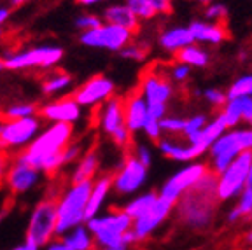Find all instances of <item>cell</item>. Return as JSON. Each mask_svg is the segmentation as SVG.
Masks as SVG:
<instances>
[{
    "mask_svg": "<svg viewBox=\"0 0 252 250\" xmlns=\"http://www.w3.org/2000/svg\"><path fill=\"white\" fill-rule=\"evenodd\" d=\"M244 123H245V125H251L252 126V98H249V100H247V105H245Z\"/></svg>",
    "mask_w": 252,
    "mask_h": 250,
    "instance_id": "cell-52",
    "label": "cell"
},
{
    "mask_svg": "<svg viewBox=\"0 0 252 250\" xmlns=\"http://www.w3.org/2000/svg\"><path fill=\"white\" fill-rule=\"evenodd\" d=\"M9 14H11V11L7 7H0V35H2V27L9 20Z\"/></svg>",
    "mask_w": 252,
    "mask_h": 250,
    "instance_id": "cell-53",
    "label": "cell"
},
{
    "mask_svg": "<svg viewBox=\"0 0 252 250\" xmlns=\"http://www.w3.org/2000/svg\"><path fill=\"white\" fill-rule=\"evenodd\" d=\"M86 226L93 233L96 247L119 245V243L126 245L125 235L133 227V219L123 208H112L91 217Z\"/></svg>",
    "mask_w": 252,
    "mask_h": 250,
    "instance_id": "cell-5",
    "label": "cell"
},
{
    "mask_svg": "<svg viewBox=\"0 0 252 250\" xmlns=\"http://www.w3.org/2000/svg\"><path fill=\"white\" fill-rule=\"evenodd\" d=\"M149 4L154 9L156 16H166L173 9V0H149Z\"/></svg>",
    "mask_w": 252,
    "mask_h": 250,
    "instance_id": "cell-47",
    "label": "cell"
},
{
    "mask_svg": "<svg viewBox=\"0 0 252 250\" xmlns=\"http://www.w3.org/2000/svg\"><path fill=\"white\" fill-rule=\"evenodd\" d=\"M110 192H114V189H112V175H110V173H100V175L93 180V188H91L90 201H88V208H86L88 220H90L91 217H94V215L102 214Z\"/></svg>",
    "mask_w": 252,
    "mask_h": 250,
    "instance_id": "cell-24",
    "label": "cell"
},
{
    "mask_svg": "<svg viewBox=\"0 0 252 250\" xmlns=\"http://www.w3.org/2000/svg\"><path fill=\"white\" fill-rule=\"evenodd\" d=\"M103 23V18L98 14H93V12H88V14L79 16L75 20V27L81 31H88V30H94Z\"/></svg>",
    "mask_w": 252,
    "mask_h": 250,
    "instance_id": "cell-44",
    "label": "cell"
},
{
    "mask_svg": "<svg viewBox=\"0 0 252 250\" xmlns=\"http://www.w3.org/2000/svg\"><path fill=\"white\" fill-rule=\"evenodd\" d=\"M74 88V79L70 74L63 70H53L42 79L40 82V90L46 96L51 98H58V96H65V93Z\"/></svg>",
    "mask_w": 252,
    "mask_h": 250,
    "instance_id": "cell-26",
    "label": "cell"
},
{
    "mask_svg": "<svg viewBox=\"0 0 252 250\" xmlns=\"http://www.w3.org/2000/svg\"><path fill=\"white\" fill-rule=\"evenodd\" d=\"M210 172L209 164L201 163V161H191V163H186L181 170L170 175L159 188V196L172 203H177L179 199L186 194L188 191L194 188V186L203 179L207 173Z\"/></svg>",
    "mask_w": 252,
    "mask_h": 250,
    "instance_id": "cell-8",
    "label": "cell"
},
{
    "mask_svg": "<svg viewBox=\"0 0 252 250\" xmlns=\"http://www.w3.org/2000/svg\"><path fill=\"white\" fill-rule=\"evenodd\" d=\"M252 180V161H251V170H249V182Z\"/></svg>",
    "mask_w": 252,
    "mask_h": 250,
    "instance_id": "cell-61",
    "label": "cell"
},
{
    "mask_svg": "<svg viewBox=\"0 0 252 250\" xmlns=\"http://www.w3.org/2000/svg\"><path fill=\"white\" fill-rule=\"evenodd\" d=\"M11 250H39V247L33 245V243H30V242H27V240H25L23 243H20V245L12 247Z\"/></svg>",
    "mask_w": 252,
    "mask_h": 250,
    "instance_id": "cell-54",
    "label": "cell"
},
{
    "mask_svg": "<svg viewBox=\"0 0 252 250\" xmlns=\"http://www.w3.org/2000/svg\"><path fill=\"white\" fill-rule=\"evenodd\" d=\"M209 121H210V118L203 112L193 114V116L186 118V125H184V131H182V137H184L186 140L193 142L194 138H196L198 135L203 131L205 126L209 125Z\"/></svg>",
    "mask_w": 252,
    "mask_h": 250,
    "instance_id": "cell-33",
    "label": "cell"
},
{
    "mask_svg": "<svg viewBox=\"0 0 252 250\" xmlns=\"http://www.w3.org/2000/svg\"><path fill=\"white\" fill-rule=\"evenodd\" d=\"M133 35L135 33H131L126 28L103 21L98 28L83 31L79 37V42L86 47H93V49H105V51L119 53L123 47L128 46L133 40Z\"/></svg>",
    "mask_w": 252,
    "mask_h": 250,
    "instance_id": "cell-10",
    "label": "cell"
},
{
    "mask_svg": "<svg viewBox=\"0 0 252 250\" xmlns=\"http://www.w3.org/2000/svg\"><path fill=\"white\" fill-rule=\"evenodd\" d=\"M228 125H226L224 118L220 116V114H217L216 118H212L209 121V125L205 126L203 131L198 135L196 138L193 140V144L198 147V151H200L201 154H207L209 153V149L212 147V144L217 140V138H220L222 135H224L226 131H228Z\"/></svg>",
    "mask_w": 252,
    "mask_h": 250,
    "instance_id": "cell-27",
    "label": "cell"
},
{
    "mask_svg": "<svg viewBox=\"0 0 252 250\" xmlns=\"http://www.w3.org/2000/svg\"><path fill=\"white\" fill-rule=\"evenodd\" d=\"M9 149H7V145L4 144V140H2V138H0V153H7Z\"/></svg>",
    "mask_w": 252,
    "mask_h": 250,
    "instance_id": "cell-59",
    "label": "cell"
},
{
    "mask_svg": "<svg viewBox=\"0 0 252 250\" xmlns=\"http://www.w3.org/2000/svg\"><path fill=\"white\" fill-rule=\"evenodd\" d=\"M27 2H30V0H12V4H14V5H21V4H27Z\"/></svg>",
    "mask_w": 252,
    "mask_h": 250,
    "instance_id": "cell-60",
    "label": "cell"
},
{
    "mask_svg": "<svg viewBox=\"0 0 252 250\" xmlns=\"http://www.w3.org/2000/svg\"><path fill=\"white\" fill-rule=\"evenodd\" d=\"M119 55H121V58L131 60V62H144V60L147 58V46L131 40L128 46H125L121 51H119Z\"/></svg>",
    "mask_w": 252,
    "mask_h": 250,
    "instance_id": "cell-41",
    "label": "cell"
},
{
    "mask_svg": "<svg viewBox=\"0 0 252 250\" xmlns=\"http://www.w3.org/2000/svg\"><path fill=\"white\" fill-rule=\"evenodd\" d=\"M147 118H149V103L140 94V91H135V93L128 94L125 98V121L126 126L130 128V131L131 133L142 131Z\"/></svg>",
    "mask_w": 252,
    "mask_h": 250,
    "instance_id": "cell-21",
    "label": "cell"
},
{
    "mask_svg": "<svg viewBox=\"0 0 252 250\" xmlns=\"http://www.w3.org/2000/svg\"><path fill=\"white\" fill-rule=\"evenodd\" d=\"M58 236V210H56V196L47 194L33 207L28 217L25 240L40 247Z\"/></svg>",
    "mask_w": 252,
    "mask_h": 250,
    "instance_id": "cell-4",
    "label": "cell"
},
{
    "mask_svg": "<svg viewBox=\"0 0 252 250\" xmlns=\"http://www.w3.org/2000/svg\"><path fill=\"white\" fill-rule=\"evenodd\" d=\"M186 118H181L177 114H166L161 119V128L165 135H172V137H179L184 131Z\"/></svg>",
    "mask_w": 252,
    "mask_h": 250,
    "instance_id": "cell-36",
    "label": "cell"
},
{
    "mask_svg": "<svg viewBox=\"0 0 252 250\" xmlns=\"http://www.w3.org/2000/svg\"><path fill=\"white\" fill-rule=\"evenodd\" d=\"M205 20L214 21V23H224L228 20V7L222 2H212V4L203 7Z\"/></svg>",
    "mask_w": 252,
    "mask_h": 250,
    "instance_id": "cell-38",
    "label": "cell"
},
{
    "mask_svg": "<svg viewBox=\"0 0 252 250\" xmlns=\"http://www.w3.org/2000/svg\"><path fill=\"white\" fill-rule=\"evenodd\" d=\"M235 129V135L238 138V144H240L242 151H251L252 153V126L249 125L247 128H240V126H236Z\"/></svg>",
    "mask_w": 252,
    "mask_h": 250,
    "instance_id": "cell-45",
    "label": "cell"
},
{
    "mask_svg": "<svg viewBox=\"0 0 252 250\" xmlns=\"http://www.w3.org/2000/svg\"><path fill=\"white\" fill-rule=\"evenodd\" d=\"M130 247L128 245H123V243H119V245H107V247H94V250H128Z\"/></svg>",
    "mask_w": 252,
    "mask_h": 250,
    "instance_id": "cell-55",
    "label": "cell"
},
{
    "mask_svg": "<svg viewBox=\"0 0 252 250\" xmlns=\"http://www.w3.org/2000/svg\"><path fill=\"white\" fill-rule=\"evenodd\" d=\"M165 72H166V75H168V79L173 82V84H179V86H182V84H186V82L189 81L193 68H191V66H188L186 63L175 60V63L168 65V68H166Z\"/></svg>",
    "mask_w": 252,
    "mask_h": 250,
    "instance_id": "cell-35",
    "label": "cell"
},
{
    "mask_svg": "<svg viewBox=\"0 0 252 250\" xmlns=\"http://www.w3.org/2000/svg\"><path fill=\"white\" fill-rule=\"evenodd\" d=\"M131 154H133V156L137 157L140 163L146 164V166H151V164H153V151H151L149 145H146V144H135Z\"/></svg>",
    "mask_w": 252,
    "mask_h": 250,
    "instance_id": "cell-46",
    "label": "cell"
},
{
    "mask_svg": "<svg viewBox=\"0 0 252 250\" xmlns=\"http://www.w3.org/2000/svg\"><path fill=\"white\" fill-rule=\"evenodd\" d=\"M217 198V175L209 172L203 179L188 191L173 208L177 220L188 229L205 231L209 229L216 215Z\"/></svg>",
    "mask_w": 252,
    "mask_h": 250,
    "instance_id": "cell-1",
    "label": "cell"
},
{
    "mask_svg": "<svg viewBox=\"0 0 252 250\" xmlns=\"http://www.w3.org/2000/svg\"><path fill=\"white\" fill-rule=\"evenodd\" d=\"M40 107L33 102H14L9 103L5 109L0 110L2 119H21V118H30V116H37Z\"/></svg>",
    "mask_w": 252,
    "mask_h": 250,
    "instance_id": "cell-32",
    "label": "cell"
},
{
    "mask_svg": "<svg viewBox=\"0 0 252 250\" xmlns=\"http://www.w3.org/2000/svg\"><path fill=\"white\" fill-rule=\"evenodd\" d=\"M125 4L140 18L142 21H149L156 18V12L151 7L149 0H125Z\"/></svg>",
    "mask_w": 252,
    "mask_h": 250,
    "instance_id": "cell-39",
    "label": "cell"
},
{
    "mask_svg": "<svg viewBox=\"0 0 252 250\" xmlns=\"http://www.w3.org/2000/svg\"><path fill=\"white\" fill-rule=\"evenodd\" d=\"M244 153L235 135V129L229 128L220 138H217L209 149V168L216 175H220L229 164Z\"/></svg>",
    "mask_w": 252,
    "mask_h": 250,
    "instance_id": "cell-16",
    "label": "cell"
},
{
    "mask_svg": "<svg viewBox=\"0 0 252 250\" xmlns=\"http://www.w3.org/2000/svg\"><path fill=\"white\" fill-rule=\"evenodd\" d=\"M156 145H158V151H159L163 156L175 161V163L186 164V163H191V161H196L198 157L203 156L193 142L186 140V138L181 140V138L172 137V135H163V137L156 142Z\"/></svg>",
    "mask_w": 252,
    "mask_h": 250,
    "instance_id": "cell-18",
    "label": "cell"
},
{
    "mask_svg": "<svg viewBox=\"0 0 252 250\" xmlns=\"http://www.w3.org/2000/svg\"><path fill=\"white\" fill-rule=\"evenodd\" d=\"M44 177L46 175L40 170H37L35 166L23 163V161L16 159L12 156L11 166H9L4 180V188L7 189L11 196H23L32 192L35 188H39Z\"/></svg>",
    "mask_w": 252,
    "mask_h": 250,
    "instance_id": "cell-12",
    "label": "cell"
},
{
    "mask_svg": "<svg viewBox=\"0 0 252 250\" xmlns=\"http://www.w3.org/2000/svg\"><path fill=\"white\" fill-rule=\"evenodd\" d=\"M42 118L30 116L21 119H4V128L0 133V138L4 140L7 149L21 151L27 145L35 140V137L42 131Z\"/></svg>",
    "mask_w": 252,
    "mask_h": 250,
    "instance_id": "cell-11",
    "label": "cell"
},
{
    "mask_svg": "<svg viewBox=\"0 0 252 250\" xmlns=\"http://www.w3.org/2000/svg\"><path fill=\"white\" fill-rule=\"evenodd\" d=\"M91 188H93V180L70 182L68 186H63L62 192L56 198L58 236H63L75 226L86 224V208L88 201H90Z\"/></svg>",
    "mask_w": 252,
    "mask_h": 250,
    "instance_id": "cell-3",
    "label": "cell"
},
{
    "mask_svg": "<svg viewBox=\"0 0 252 250\" xmlns=\"http://www.w3.org/2000/svg\"><path fill=\"white\" fill-rule=\"evenodd\" d=\"M247 100L249 98H233V100H228L226 105L220 109L219 114L224 118L228 128H236V126H240V123H244Z\"/></svg>",
    "mask_w": 252,
    "mask_h": 250,
    "instance_id": "cell-31",
    "label": "cell"
},
{
    "mask_svg": "<svg viewBox=\"0 0 252 250\" xmlns=\"http://www.w3.org/2000/svg\"><path fill=\"white\" fill-rule=\"evenodd\" d=\"M175 60H179V62L186 63L188 66H191V68H205V66H209L210 63V53L205 49L201 44H189V46H186L184 49H181V51L175 55Z\"/></svg>",
    "mask_w": 252,
    "mask_h": 250,
    "instance_id": "cell-29",
    "label": "cell"
},
{
    "mask_svg": "<svg viewBox=\"0 0 252 250\" xmlns=\"http://www.w3.org/2000/svg\"><path fill=\"white\" fill-rule=\"evenodd\" d=\"M125 126V98L114 94L102 107H98V128L102 129L103 135L110 138Z\"/></svg>",
    "mask_w": 252,
    "mask_h": 250,
    "instance_id": "cell-19",
    "label": "cell"
},
{
    "mask_svg": "<svg viewBox=\"0 0 252 250\" xmlns=\"http://www.w3.org/2000/svg\"><path fill=\"white\" fill-rule=\"evenodd\" d=\"M142 133H144L151 142H158L165 135L161 128V119H156V118H153V116H149L146 125H144V128H142Z\"/></svg>",
    "mask_w": 252,
    "mask_h": 250,
    "instance_id": "cell-43",
    "label": "cell"
},
{
    "mask_svg": "<svg viewBox=\"0 0 252 250\" xmlns=\"http://www.w3.org/2000/svg\"><path fill=\"white\" fill-rule=\"evenodd\" d=\"M100 168H102V156H100L98 149L90 147L81 156V159L74 164V168H72L70 175H68V180L70 182L94 180L100 175Z\"/></svg>",
    "mask_w": 252,
    "mask_h": 250,
    "instance_id": "cell-23",
    "label": "cell"
},
{
    "mask_svg": "<svg viewBox=\"0 0 252 250\" xmlns=\"http://www.w3.org/2000/svg\"><path fill=\"white\" fill-rule=\"evenodd\" d=\"M138 91L147 100V103H166L168 105L175 96V84L168 79L166 72L149 68L142 75Z\"/></svg>",
    "mask_w": 252,
    "mask_h": 250,
    "instance_id": "cell-14",
    "label": "cell"
},
{
    "mask_svg": "<svg viewBox=\"0 0 252 250\" xmlns=\"http://www.w3.org/2000/svg\"><path fill=\"white\" fill-rule=\"evenodd\" d=\"M74 140V125H65V123H49L46 128L35 137V140L20 153L14 154L16 159L28 163L39 170L40 163L46 157L55 156V154L63 153V149L67 147Z\"/></svg>",
    "mask_w": 252,
    "mask_h": 250,
    "instance_id": "cell-2",
    "label": "cell"
},
{
    "mask_svg": "<svg viewBox=\"0 0 252 250\" xmlns=\"http://www.w3.org/2000/svg\"><path fill=\"white\" fill-rule=\"evenodd\" d=\"M194 2H198V4L200 5H209V4H212V2H216V0H194Z\"/></svg>",
    "mask_w": 252,
    "mask_h": 250,
    "instance_id": "cell-58",
    "label": "cell"
},
{
    "mask_svg": "<svg viewBox=\"0 0 252 250\" xmlns=\"http://www.w3.org/2000/svg\"><path fill=\"white\" fill-rule=\"evenodd\" d=\"M173 208H175V203H172V201H168V199L159 196V198L156 199V203H154L146 214L140 215L138 219H135L133 233L137 235L138 242L151 238V236L170 219V215L173 214Z\"/></svg>",
    "mask_w": 252,
    "mask_h": 250,
    "instance_id": "cell-15",
    "label": "cell"
},
{
    "mask_svg": "<svg viewBox=\"0 0 252 250\" xmlns=\"http://www.w3.org/2000/svg\"><path fill=\"white\" fill-rule=\"evenodd\" d=\"M62 238L65 240L67 245L74 250H94V247H96L93 233H91L90 227H88L86 224L75 226L74 229L67 231Z\"/></svg>",
    "mask_w": 252,
    "mask_h": 250,
    "instance_id": "cell-30",
    "label": "cell"
},
{
    "mask_svg": "<svg viewBox=\"0 0 252 250\" xmlns=\"http://www.w3.org/2000/svg\"><path fill=\"white\" fill-rule=\"evenodd\" d=\"M194 39L191 35L188 25H173V27L163 28L158 35V44L163 51L170 53V55H177L181 49L186 46L193 44Z\"/></svg>",
    "mask_w": 252,
    "mask_h": 250,
    "instance_id": "cell-22",
    "label": "cell"
},
{
    "mask_svg": "<svg viewBox=\"0 0 252 250\" xmlns=\"http://www.w3.org/2000/svg\"><path fill=\"white\" fill-rule=\"evenodd\" d=\"M252 153L245 151L236 157L224 172L217 175V198L219 201H231L242 194L249 182Z\"/></svg>",
    "mask_w": 252,
    "mask_h": 250,
    "instance_id": "cell-9",
    "label": "cell"
},
{
    "mask_svg": "<svg viewBox=\"0 0 252 250\" xmlns=\"http://www.w3.org/2000/svg\"><path fill=\"white\" fill-rule=\"evenodd\" d=\"M81 5H96L100 4V2H103V0H77Z\"/></svg>",
    "mask_w": 252,
    "mask_h": 250,
    "instance_id": "cell-56",
    "label": "cell"
},
{
    "mask_svg": "<svg viewBox=\"0 0 252 250\" xmlns=\"http://www.w3.org/2000/svg\"><path fill=\"white\" fill-rule=\"evenodd\" d=\"M194 42L201 46H219L228 39V28L224 23H214L209 20H194L188 25Z\"/></svg>",
    "mask_w": 252,
    "mask_h": 250,
    "instance_id": "cell-20",
    "label": "cell"
},
{
    "mask_svg": "<svg viewBox=\"0 0 252 250\" xmlns=\"http://www.w3.org/2000/svg\"><path fill=\"white\" fill-rule=\"evenodd\" d=\"M200 94L205 102L209 103L210 107H214V109H222L226 105V102H228L226 91L219 90V88H205Z\"/></svg>",
    "mask_w": 252,
    "mask_h": 250,
    "instance_id": "cell-37",
    "label": "cell"
},
{
    "mask_svg": "<svg viewBox=\"0 0 252 250\" xmlns=\"http://www.w3.org/2000/svg\"><path fill=\"white\" fill-rule=\"evenodd\" d=\"M116 93V84L107 75H93L74 90L72 96L83 109H96L112 98Z\"/></svg>",
    "mask_w": 252,
    "mask_h": 250,
    "instance_id": "cell-13",
    "label": "cell"
},
{
    "mask_svg": "<svg viewBox=\"0 0 252 250\" xmlns=\"http://www.w3.org/2000/svg\"><path fill=\"white\" fill-rule=\"evenodd\" d=\"M63 58V49L58 46H35L23 51H12L4 55L5 70L27 72L32 68L47 70L56 66Z\"/></svg>",
    "mask_w": 252,
    "mask_h": 250,
    "instance_id": "cell-6",
    "label": "cell"
},
{
    "mask_svg": "<svg viewBox=\"0 0 252 250\" xmlns=\"http://www.w3.org/2000/svg\"><path fill=\"white\" fill-rule=\"evenodd\" d=\"M235 207L240 210L244 219H252V180L247 182V186H245V189L242 191V194L236 198Z\"/></svg>",
    "mask_w": 252,
    "mask_h": 250,
    "instance_id": "cell-40",
    "label": "cell"
},
{
    "mask_svg": "<svg viewBox=\"0 0 252 250\" xmlns=\"http://www.w3.org/2000/svg\"><path fill=\"white\" fill-rule=\"evenodd\" d=\"M245 242H247L249 245H252V229L247 231V235H245Z\"/></svg>",
    "mask_w": 252,
    "mask_h": 250,
    "instance_id": "cell-57",
    "label": "cell"
},
{
    "mask_svg": "<svg viewBox=\"0 0 252 250\" xmlns=\"http://www.w3.org/2000/svg\"><path fill=\"white\" fill-rule=\"evenodd\" d=\"M12 157L7 153H0V186H4L5 175H7V170L11 166Z\"/></svg>",
    "mask_w": 252,
    "mask_h": 250,
    "instance_id": "cell-48",
    "label": "cell"
},
{
    "mask_svg": "<svg viewBox=\"0 0 252 250\" xmlns=\"http://www.w3.org/2000/svg\"><path fill=\"white\" fill-rule=\"evenodd\" d=\"M103 21L107 23H112V25H118L121 28H126V30H130L131 33H137L140 30V25L142 20L131 11L128 5L123 2V4H110L109 7H105L102 14Z\"/></svg>",
    "mask_w": 252,
    "mask_h": 250,
    "instance_id": "cell-25",
    "label": "cell"
},
{
    "mask_svg": "<svg viewBox=\"0 0 252 250\" xmlns=\"http://www.w3.org/2000/svg\"><path fill=\"white\" fill-rule=\"evenodd\" d=\"M228 100L233 98H252V74H244L236 77L226 90Z\"/></svg>",
    "mask_w": 252,
    "mask_h": 250,
    "instance_id": "cell-34",
    "label": "cell"
},
{
    "mask_svg": "<svg viewBox=\"0 0 252 250\" xmlns=\"http://www.w3.org/2000/svg\"><path fill=\"white\" fill-rule=\"evenodd\" d=\"M4 68H5V65H4V60H0V72L4 70Z\"/></svg>",
    "mask_w": 252,
    "mask_h": 250,
    "instance_id": "cell-62",
    "label": "cell"
},
{
    "mask_svg": "<svg viewBox=\"0 0 252 250\" xmlns=\"http://www.w3.org/2000/svg\"><path fill=\"white\" fill-rule=\"evenodd\" d=\"M0 118H2V116H0Z\"/></svg>",
    "mask_w": 252,
    "mask_h": 250,
    "instance_id": "cell-63",
    "label": "cell"
},
{
    "mask_svg": "<svg viewBox=\"0 0 252 250\" xmlns=\"http://www.w3.org/2000/svg\"><path fill=\"white\" fill-rule=\"evenodd\" d=\"M149 179V166L137 159L133 154L123 157L116 172L112 173V189L119 198H131L144 189Z\"/></svg>",
    "mask_w": 252,
    "mask_h": 250,
    "instance_id": "cell-7",
    "label": "cell"
},
{
    "mask_svg": "<svg viewBox=\"0 0 252 250\" xmlns=\"http://www.w3.org/2000/svg\"><path fill=\"white\" fill-rule=\"evenodd\" d=\"M42 249L44 250H74L67 245V242H65L62 236H56L55 240H51V242L47 243V245H44Z\"/></svg>",
    "mask_w": 252,
    "mask_h": 250,
    "instance_id": "cell-50",
    "label": "cell"
},
{
    "mask_svg": "<svg viewBox=\"0 0 252 250\" xmlns=\"http://www.w3.org/2000/svg\"><path fill=\"white\" fill-rule=\"evenodd\" d=\"M244 217H242V214H240V210L236 207H233V208H229L228 212H226V220H228V224H236L238 220H242Z\"/></svg>",
    "mask_w": 252,
    "mask_h": 250,
    "instance_id": "cell-51",
    "label": "cell"
},
{
    "mask_svg": "<svg viewBox=\"0 0 252 250\" xmlns=\"http://www.w3.org/2000/svg\"><path fill=\"white\" fill-rule=\"evenodd\" d=\"M40 118L49 123H65V125H75L83 118V107L79 105L72 94L53 98L40 105Z\"/></svg>",
    "mask_w": 252,
    "mask_h": 250,
    "instance_id": "cell-17",
    "label": "cell"
},
{
    "mask_svg": "<svg viewBox=\"0 0 252 250\" xmlns=\"http://www.w3.org/2000/svg\"><path fill=\"white\" fill-rule=\"evenodd\" d=\"M168 114V105L166 103H149V116L156 119H163Z\"/></svg>",
    "mask_w": 252,
    "mask_h": 250,
    "instance_id": "cell-49",
    "label": "cell"
},
{
    "mask_svg": "<svg viewBox=\"0 0 252 250\" xmlns=\"http://www.w3.org/2000/svg\"><path fill=\"white\" fill-rule=\"evenodd\" d=\"M84 153H86V147L83 145V142H79L74 138L67 147L63 149V159H65V164H75L79 159H81V156H83Z\"/></svg>",
    "mask_w": 252,
    "mask_h": 250,
    "instance_id": "cell-42",
    "label": "cell"
},
{
    "mask_svg": "<svg viewBox=\"0 0 252 250\" xmlns=\"http://www.w3.org/2000/svg\"><path fill=\"white\" fill-rule=\"evenodd\" d=\"M159 198V192H154V191H140L138 194L131 196V198L126 199V203L123 205V210L126 214L130 215L131 219H138L140 215H144L154 203H156V199Z\"/></svg>",
    "mask_w": 252,
    "mask_h": 250,
    "instance_id": "cell-28",
    "label": "cell"
}]
</instances>
